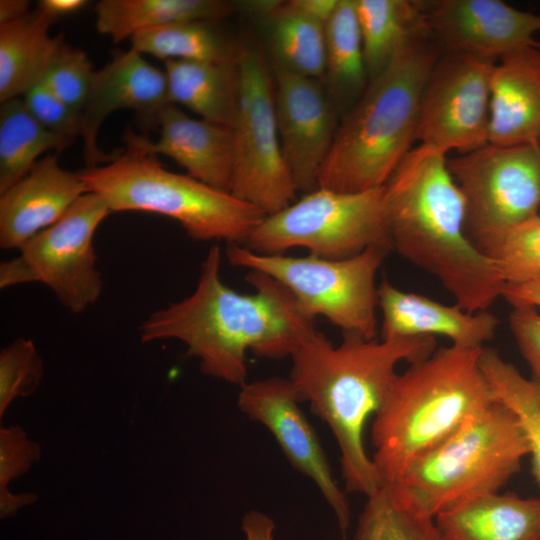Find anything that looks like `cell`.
Listing matches in <instances>:
<instances>
[{
  "instance_id": "obj_7",
  "label": "cell",
  "mask_w": 540,
  "mask_h": 540,
  "mask_svg": "<svg viewBox=\"0 0 540 540\" xmlns=\"http://www.w3.org/2000/svg\"><path fill=\"white\" fill-rule=\"evenodd\" d=\"M515 414L497 400L418 459L394 486L418 513L435 518L466 499L500 491L529 455Z\"/></svg>"
},
{
  "instance_id": "obj_8",
  "label": "cell",
  "mask_w": 540,
  "mask_h": 540,
  "mask_svg": "<svg viewBox=\"0 0 540 540\" xmlns=\"http://www.w3.org/2000/svg\"><path fill=\"white\" fill-rule=\"evenodd\" d=\"M388 249L370 247L343 258L266 255L228 244L226 256L237 267L272 277L284 285L310 319L327 318L343 335L375 339L378 331L376 275Z\"/></svg>"
},
{
  "instance_id": "obj_28",
  "label": "cell",
  "mask_w": 540,
  "mask_h": 540,
  "mask_svg": "<svg viewBox=\"0 0 540 540\" xmlns=\"http://www.w3.org/2000/svg\"><path fill=\"white\" fill-rule=\"evenodd\" d=\"M326 72L331 93L342 102L359 97L369 78L355 0H338L325 26Z\"/></svg>"
},
{
  "instance_id": "obj_25",
  "label": "cell",
  "mask_w": 540,
  "mask_h": 540,
  "mask_svg": "<svg viewBox=\"0 0 540 540\" xmlns=\"http://www.w3.org/2000/svg\"><path fill=\"white\" fill-rule=\"evenodd\" d=\"M369 80L411 40L430 35L421 1L355 0Z\"/></svg>"
},
{
  "instance_id": "obj_40",
  "label": "cell",
  "mask_w": 540,
  "mask_h": 540,
  "mask_svg": "<svg viewBox=\"0 0 540 540\" xmlns=\"http://www.w3.org/2000/svg\"><path fill=\"white\" fill-rule=\"evenodd\" d=\"M274 530V521L260 511H249L242 520L244 540H274Z\"/></svg>"
},
{
  "instance_id": "obj_29",
  "label": "cell",
  "mask_w": 540,
  "mask_h": 540,
  "mask_svg": "<svg viewBox=\"0 0 540 540\" xmlns=\"http://www.w3.org/2000/svg\"><path fill=\"white\" fill-rule=\"evenodd\" d=\"M480 364L495 399L519 420L529 442L533 473L540 484V380L525 377L492 348L484 347Z\"/></svg>"
},
{
  "instance_id": "obj_38",
  "label": "cell",
  "mask_w": 540,
  "mask_h": 540,
  "mask_svg": "<svg viewBox=\"0 0 540 540\" xmlns=\"http://www.w3.org/2000/svg\"><path fill=\"white\" fill-rule=\"evenodd\" d=\"M509 327L534 377L540 380V313L532 307H514Z\"/></svg>"
},
{
  "instance_id": "obj_5",
  "label": "cell",
  "mask_w": 540,
  "mask_h": 540,
  "mask_svg": "<svg viewBox=\"0 0 540 540\" xmlns=\"http://www.w3.org/2000/svg\"><path fill=\"white\" fill-rule=\"evenodd\" d=\"M439 55L430 35L415 38L369 80L337 128L319 188L354 193L387 183L412 149L422 95Z\"/></svg>"
},
{
  "instance_id": "obj_26",
  "label": "cell",
  "mask_w": 540,
  "mask_h": 540,
  "mask_svg": "<svg viewBox=\"0 0 540 540\" xmlns=\"http://www.w3.org/2000/svg\"><path fill=\"white\" fill-rule=\"evenodd\" d=\"M230 10V4L219 0H102L95 6L96 29L118 43L172 23L211 22Z\"/></svg>"
},
{
  "instance_id": "obj_20",
  "label": "cell",
  "mask_w": 540,
  "mask_h": 540,
  "mask_svg": "<svg viewBox=\"0 0 540 540\" xmlns=\"http://www.w3.org/2000/svg\"><path fill=\"white\" fill-rule=\"evenodd\" d=\"M381 339L443 336L452 345L483 348L499 326L488 310L468 312L458 305H445L426 296L403 291L388 280L378 285Z\"/></svg>"
},
{
  "instance_id": "obj_13",
  "label": "cell",
  "mask_w": 540,
  "mask_h": 540,
  "mask_svg": "<svg viewBox=\"0 0 540 540\" xmlns=\"http://www.w3.org/2000/svg\"><path fill=\"white\" fill-rule=\"evenodd\" d=\"M496 62L464 53H440L421 99L415 134L419 145L444 154H464L489 143Z\"/></svg>"
},
{
  "instance_id": "obj_30",
  "label": "cell",
  "mask_w": 540,
  "mask_h": 540,
  "mask_svg": "<svg viewBox=\"0 0 540 540\" xmlns=\"http://www.w3.org/2000/svg\"><path fill=\"white\" fill-rule=\"evenodd\" d=\"M131 48L149 54L163 62L189 60L202 62H232L228 45L209 21L172 23L141 31L131 39Z\"/></svg>"
},
{
  "instance_id": "obj_12",
  "label": "cell",
  "mask_w": 540,
  "mask_h": 540,
  "mask_svg": "<svg viewBox=\"0 0 540 540\" xmlns=\"http://www.w3.org/2000/svg\"><path fill=\"white\" fill-rule=\"evenodd\" d=\"M111 212L99 195H82L56 223L30 239L18 257L1 263L0 287L41 282L69 311L83 312L103 290L93 238Z\"/></svg>"
},
{
  "instance_id": "obj_43",
  "label": "cell",
  "mask_w": 540,
  "mask_h": 540,
  "mask_svg": "<svg viewBox=\"0 0 540 540\" xmlns=\"http://www.w3.org/2000/svg\"><path fill=\"white\" fill-rule=\"evenodd\" d=\"M36 499L35 493L13 494L9 490L0 492L1 517L15 514L18 509L35 502Z\"/></svg>"
},
{
  "instance_id": "obj_41",
  "label": "cell",
  "mask_w": 540,
  "mask_h": 540,
  "mask_svg": "<svg viewBox=\"0 0 540 540\" xmlns=\"http://www.w3.org/2000/svg\"><path fill=\"white\" fill-rule=\"evenodd\" d=\"M285 4L289 9L326 26L338 0H291Z\"/></svg>"
},
{
  "instance_id": "obj_14",
  "label": "cell",
  "mask_w": 540,
  "mask_h": 540,
  "mask_svg": "<svg viewBox=\"0 0 540 540\" xmlns=\"http://www.w3.org/2000/svg\"><path fill=\"white\" fill-rule=\"evenodd\" d=\"M299 403L291 380L281 377L246 382L237 401L243 414L267 428L289 463L314 482L345 537L351 520L349 501L334 479L327 455Z\"/></svg>"
},
{
  "instance_id": "obj_32",
  "label": "cell",
  "mask_w": 540,
  "mask_h": 540,
  "mask_svg": "<svg viewBox=\"0 0 540 540\" xmlns=\"http://www.w3.org/2000/svg\"><path fill=\"white\" fill-rule=\"evenodd\" d=\"M354 540H441L433 518L413 509L389 485L367 497Z\"/></svg>"
},
{
  "instance_id": "obj_37",
  "label": "cell",
  "mask_w": 540,
  "mask_h": 540,
  "mask_svg": "<svg viewBox=\"0 0 540 540\" xmlns=\"http://www.w3.org/2000/svg\"><path fill=\"white\" fill-rule=\"evenodd\" d=\"M41 457L37 442L31 440L19 425L0 429V492L8 484L27 473Z\"/></svg>"
},
{
  "instance_id": "obj_39",
  "label": "cell",
  "mask_w": 540,
  "mask_h": 540,
  "mask_svg": "<svg viewBox=\"0 0 540 540\" xmlns=\"http://www.w3.org/2000/svg\"><path fill=\"white\" fill-rule=\"evenodd\" d=\"M501 297L512 305L513 308H540V280L518 284H505Z\"/></svg>"
},
{
  "instance_id": "obj_16",
  "label": "cell",
  "mask_w": 540,
  "mask_h": 540,
  "mask_svg": "<svg viewBox=\"0 0 540 540\" xmlns=\"http://www.w3.org/2000/svg\"><path fill=\"white\" fill-rule=\"evenodd\" d=\"M275 112L281 145L297 191L318 187L337 131L335 108L318 79L276 66Z\"/></svg>"
},
{
  "instance_id": "obj_22",
  "label": "cell",
  "mask_w": 540,
  "mask_h": 540,
  "mask_svg": "<svg viewBox=\"0 0 540 540\" xmlns=\"http://www.w3.org/2000/svg\"><path fill=\"white\" fill-rule=\"evenodd\" d=\"M441 540H540V498L490 492L437 514Z\"/></svg>"
},
{
  "instance_id": "obj_6",
  "label": "cell",
  "mask_w": 540,
  "mask_h": 540,
  "mask_svg": "<svg viewBox=\"0 0 540 540\" xmlns=\"http://www.w3.org/2000/svg\"><path fill=\"white\" fill-rule=\"evenodd\" d=\"M87 191L112 212L141 211L177 221L198 241L244 245L266 214L188 174L166 169L157 155L127 145L111 162L79 171Z\"/></svg>"
},
{
  "instance_id": "obj_10",
  "label": "cell",
  "mask_w": 540,
  "mask_h": 540,
  "mask_svg": "<svg viewBox=\"0 0 540 540\" xmlns=\"http://www.w3.org/2000/svg\"><path fill=\"white\" fill-rule=\"evenodd\" d=\"M466 203L465 230L491 258L515 226L540 215V145L488 143L447 159Z\"/></svg>"
},
{
  "instance_id": "obj_17",
  "label": "cell",
  "mask_w": 540,
  "mask_h": 540,
  "mask_svg": "<svg viewBox=\"0 0 540 540\" xmlns=\"http://www.w3.org/2000/svg\"><path fill=\"white\" fill-rule=\"evenodd\" d=\"M431 38L443 52L498 61L538 41L540 15L500 0L421 1Z\"/></svg>"
},
{
  "instance_id": "obj_35",
  "label": "cell",
  "mask_w": 540,
  "mask_h": 540,
  "mask_svg": "<svg viewBox=\"0 0 540 540\" xmlns=\"http://www.w3.org/2000/svg\"><path fill=\"white\" fill-rule=\"evenodd\" d=\"M94 73L86 53L64 42L40 81L69 107L81 112Z\"/></svg>"
},
{
  "instance_id": "obj_31",
  "label": "cell",
  "mask_w": 540,
  "mask_h": 540,
  "mask_svg": "<svg viewBox=\"0 0 540 540\" xmlns=\"http://www.w3.org/2000/svg\"><path fill=\"white\" fill-rule=\"evenodd\" d=\"M269 20L277 66L314 79L324 77L325 25L289 9L283 2Z\"/></svg>"
},
{
  "instance_id": "obj_4",
  "label": "cell",
  "mask_w": 540,
  "mask_h": 540,
  "mask_svg": "<svg viewBox=\"0 0 540 540\" xmlns=\"http://www.w3.org/2000/svg\"><path fill=\"white\" fill-rule=\"evenodd\" d=\"M483 348L440 347L397 373L371 426V456L382 485L493 404L480 364Z\"/></svg>"
},
{
  "instance_id": "obj_23",
  "label": "cell",
  "mask_w": 540,
  "mask_h": 540,
  "mask_svg": "<svg viewBox=\"0 0 540 540\" xmlns=\"http://www.w3.org/2000/svg\"><path fill=\"white\" fill-rule=\"evenodd\" d=\"M57 21L39 8L0 25V101L23 96L38 83L64 43L52 36Z\"/></svg>"
},
{
  "instance_id": "obj_2",
  "label": "cell",
  "mask_w": 540,
  "mask_h": 540,
  "mask_svg": "<svg viewBox=\"0 0 540 540\" xmlns=\"http://www.w3.org/2000/svg\"><path fill=\"white\" fill-rule=\"evenodd\" d=\"M436 349L435 337L365 339L343 335L335 346L315 328L292 352L289 379L301 402L327 423L339 451L345 491L369 497L382 483L365 450L364 430L381 407L402 361Z\"/></svg>"
},
{
  "instance_id": "obj_27",
  "label": "cell",
  "mask_w": 540,
  "mask_h": 540,
  "mask_svg": "<svg viewBox=\"0 0 540 540\" xmlns=\"http://www.w3.org/2000/svg\"><path fill=\"white\" fill-rule=\"evenodd\" d=\"M75 139L45 128L29 112L23 99L0 106V194L19 181L48 152H61Z\"/></svg>"
},
{
  "instance_id": "obj_9",
  "label": "cell",
  "mask_w": 540,
  "mask_h": 540,
  "mask_svg": "<svg viewBox=\"0 0 540 540\" xmlns=\"http://www.w3.org/2000/svg\"><path fill=\"white\" fill-rule=\"evenodd\" d=\"M243 246L266 255L304 248L327 259L351 257L370 247L390 251L384 186L354 193L318 187L266 215Z\"/></svg>"
},
{
  "instance_id": "obj_15",
  "label": "cell",
  "mask_w": 540,
  "mask_h": 540,
  "mask_svg": "<svg viewBox=\"0 0 540 540\" xmlns=\"http://www.w3.org/2000/svg\"><path fill=\"white\" fill-rule=\"evenodd\" d=\"M168 104L164 70L149 63L143 54L130 48L115 50L112 58L95 71L88 98L82 108L81 134L86 168L113 161L121 149L103 152L97 136L104 120L120 109L133 110L146 128L157 126L158 115Z\"/></svg>"
},
{
  "instance_id": "obj_42",
  "label": "cell",
  "mask_w": 540,
  "mask_h": 540,
  "mask_svg": "<svg viewBox=\"0 0 540 540\" xmlns=\"http://www.w3.org/2000/svg\"><path fill=\"white\" fill-rule=\"evenodd\" d=\"M87 4L86 0H41L37 8L58 20L81 10Z\"/></svg>"
},
{
  "instance_id": "obj_11",
  "label": "cell",
  "mask_w": 540,
  "mask_h": 540,
  "mask_svg": "<svg viewBox=\"0 0 540 540\" xmlns=\"http://www.w3.org/2000/svg\"><path fill=\"white\" fill-rule=\"evenodd\" d=\"M238 104L232 126L234 167L231 194L266 215L295 201L296 185L278 131L274 81L255 49L237 53Z\"/></svg>"
},
{
  "instance_id": "obj_1",
  "label": "cell",
  "mask_w": 540,
  "mask_h": 540,
  "mask_svg": "<svg viewBox=\"0 0 540 540\" xmlns=\"http://www.w3.org/2000/svg\"><path fill=\"white\" fill-rule=\"evenodd\" d=\"M220 266L221 250L214 245L193 293L153 312L140 327V339L179 340L205 375L241 387L247 382L248 351L268 359L290 357L314 328L313 320L272 277L250 271L246 280L255 292L242 294L223 283Z\"/></svg>"
},
{
  "instance_id": "obj_3",
  "label": "cell",
  "mask_w": 540,
  "mask_h": 540,
  "mask_svg": "<svg viewBox=\"0 0 540 540\" xmlns=\"http://www.w3.org/2000/svg\"><path fill=\"white\" fill-rule=\"evenodd\" d=\"M392 250L436 277L455 304L474 313L501 297L496 263L469 240L466 203L446 154L418 145L384 185Z\"/></svg>"
},
{
  "instance_id": "obj_33",
  "label": "cell",
  "mask_w": 540,
  "mask_h": 540,
  "mask_svg": "<svg viewBox=\"0 0 540 540\" xmlns=\"http://www.w3.org/2000/svg\"><path fill=\"white\" fill-rule=\"evenodd\" d=\"M491 259L504 285L540 280V215L509 230Z\"/></svg>"
},
{
  "instance_id": "obj_44",
  "label": "cell",
  "mask_w": 540,
  "mask_h": 540,
  "mask_svg": "<svg viewBox=\"0 0 540 540\" xmlns=\"http://www.w3.org/2000/svg\"><path fill=\"white\" fill-rule=\"evenodd\" d=\"M29 12H30L29 1L1 0L0 1V25L17 20Z\"/></svg>"
},
{
  "instance_id": "obj_21",
  "label": "cell",
  "mask_w": 540,
  "mask_h": 540,
  "mask_svg": "<svg viewBox=\"0 0 540 540\" xmlns=\"http://www.w3.org/2000/svg\"><path fill=\"white\" fill-rule=\"evenodd\" d=\"M489 143L540 145V47L501 57L491 77Z\"/></svg>"
},
{
  "instance_id": "obj_19",
  "label": "cell",
  "mask_w": 540,
  "mask_h": 540,
  "mask_svg": "<svg viewBox=\"0 0 540 540\" xmlns=\"http://www.w3.org/2000/svg\"><path fill=\"white\" fill-rule=\"evenodd\" d=\"M87 192L79 172L62 168L55 154L40 158L0 194V246L20 250Z\"/></svg>"
},
{
  "instance_id": "obj_34",
  "label": "cell",
  "mask_w": 540,
  "mask_h": 540,
  "mask_svg": "<svg viewBox=\"0 0 540 540\" xmlns=\"http://www.w3.org/2000/svg\"><path fill=\"white\" fill-rule=\"evenodd\" d=\"M44 376V365L35 344L18 338L0 353V418L17 397L34 393Z\"/></svg>"
},
{
  "instance_id": "obj_18",
  "label": "cell",
  "mask_w": 540,
  "mask_h": 540,
  "mask_svg": "<svg viewBox=\"0 0 540 540\" xmlns=\"http://www.w3.org/2000/svg\"><path fill=\"white\" fill-rule=\"evenodd\" d=\"M157 127V141L126 131V144L145 153L167 156L189 176L230 192L234 167L232 127L192 118L172 103L159 113Z\"/></svg>"
},
{
  "instance_id": "obj_45",
  "label": "cell",
  "mask_w": 540,
  "mask_h": 540,
  "mask_svg": "<svg viewBox=\"0 0 540 540\" xmlns=\"http://www.w3.org/2000/svg\"><path fill=\"white\" fill-rule=\"evenodd\" d=\"M539 47H540V41H539Z\"/></svg>"
},
{
  "instance_id": "obj_36",
  "label": "cell",
  "mask_w": 540,
  "mask_h": 540,
  "mask_svg": "<svg viewBox=\"0 0 540 540\" xmlns=\"http://www.w3.org/2000/svg\"><path fill=\"white\" fill-rule=\"evenodd\" d=\"M23 101L32 116L45 128L74 139L80 137V112L60 100L41 81L23 95Z\"/></svg>"
},
{
  "instance_id": "obj_24",
  "label": "cell",
  "mask_w": 540,
  "mask_h": 540,
  "mask_svg": "<svg viewBox=\"0 0 540 540\" xmlns=\"http://www.w3.org/2000/svg\"><path fill=\"white\" fill-rule=\"evenodd\" d=\"M169 100L202 119L233 126L238 104L236 60L226 63L164 61Z\"/></svg>"
}]
</instances>
